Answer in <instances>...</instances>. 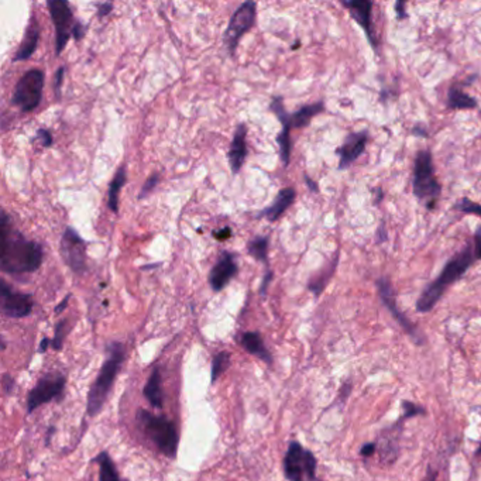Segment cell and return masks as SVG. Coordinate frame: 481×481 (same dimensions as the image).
<instances>
[{
    "label": "cell",
    "instance_id": "obj_36",
    "mask_svg": "<svg viewBox=\"0 0 481 481\" xmlns=\"http://www.w3.org/2000/svg\"><path fill=\"white\" fill-rule=\"evenodd\" d=\"M377 451H379V448H377L376 444H366V445L362 446L360 455H362L363 458H372L373 455H376Z\"/></svg>",
    "mask_w": 481,
    "mask_h": 481
},
{
    "label": "cell",
    "instance_id": "obj_32",
    "mask_svg": "<svg viewBox=\"0 0 481 481\" xmlns=\"http://www.w3.org/2000/svg\"><path fill=\"white\" fill-rule=\"evenodd\" d=\"M65 333H66V331H65V321H62L55 328V338L52 340V348L54 349H61V345H62Z\"/></svg>",
    "mask_w": 481,
    "mask_h": 481
},
{
    "label": "cell",
    "instance_id": "obj_26",
    "mask_svg": "<svg viewBox=\"0 0 481 481\" xmlns=\"http://www.w3.org/2000/svg\"><path fill=\"white\" fill-rule=\"evenodd\" d=\"M477 105H479L477 100L473 96L465 93L461 88H456V86L451 88L449 95H448V106L451 109H458V110L476 109Z\"/></svg>",
    "mask_w": 481,
    "mask_h": 481
},
{
    "label": "cell",
    "instance_id": "obj_37",
    "mask_svg": "<svg viewBox=\"0 0 481 481\" xmlns=\"http://www.w3.org/2000/svg\"><path fill=\"white\" fill-rule=\"evenodd\" d=\"M271 280H273V271H271V270H267V273L264 274V278H263L261 287H260V292H261V295H266V294H267V288H268V285H270Z\"/></svg>",
    "mask_w": 481,
    "mask_h": 481
},
{
    "label": "cell",
    "instance_id": "obj_9",
    "mask_svg": "<svg viewBox=\"0 0 481 481\" xmlns=\"http://www.w3.org/2000/svg\"><path fill=\"white\" fill-rule=\"evenodd\" d=\"M66 380L61 373H49L38 380L27 397V412L31 414L34 410L58 398L64 388Z\"/></svg>",
    "mask_w": 481,
    "mask_h": 481
},
{
    "label": "cell",
    "instance_id": "obj_11",
    "mask_svg": "<svg viewBox=\"0 0 481 481\" xmlns=\"http://www.w3.org/2000/svg\"><path fill=\"white\" fill-rule=\"evenodd\" d=\"M61 256L73 273L86 270V243L72 227H66L61 239Z\"/></svg>",
    "mask_w": 481,
    "mask_h": 481
},
{
    "label": "cell",
    "instance_id": "obj_46",
    "mask_svg": "<svg viewBox=\"0 0 481 481\" xmlns=\"http://www.w3.org/2000/svg\"><path fill=\"white\" fill-rule=\"evenodd\" d=\"M476 458H477V459H480L481 458V442L480 445H479V448H477V451H476Z\"/></svg>",
    "mask_w": 481,
    "mask_h": 481
},
{
    "label": "cell",
    "instance_id": "obj_23",
    "mask_svg": "<svg viewBox=\"0 0 481 481\" xmlns=\"http://www.w3.org/2000/svg\"><path fill=\"white\" fill-rule=\"evenodd\" d=\"M144 397L150 401V404L161 410L162 408V387H161V372L155 367L144 387Z\"/></svg>",
    "mask_w": 481,
    "mask_h": 481
},
{
    "label": "cell",
    "instance_id": "obj_27",
    "mask_svg": "<svg viewBox=\"0 0 481 481\" xmlns=\"http://www.w3.org/2000/svg\"><path fill=\"white\" fill-rule=\"evenodd\" d=\"M93 462L99 465V477H100V481H123L120 480L119 473L116 470V466L112 462V459H110L107 452L99 453L95 458Z\"/></svg>",
    "mask_w": 481,
    "mask_h": 481
},
{
    "label": "cell",
    "instance_id": "obj_6",
    "mask_svg": "<svg viewBox=\"0 0 481 481\" xmlns=\"http://www.w3.org/2000/svg\"><path fill=\"white\" fill-rule=\"evenodd\" d=\"M284 475L290 481L316 480V458L299 442H291L284 458Z\"/></svg>",
    "mask_w": 481,
    "mask_h": 481
},
{
    "label": "cell",
    "instance_id": "obj_42",
    "mask_svg": "<svg viewBox=\"0 0 481 481\" xmlns=\"http://www.w3.org/2000/svg\"><path fill=\"white\" fill-rule=\"evenodd\" d=\"M69 298H71V295H68V297H65L64 298V301L55 308V314H61L65 308H66V304H68V301H69Z\"/></svg>",
    "mask_w": 481,
    "mask_h": 481
},
{
    "label": "cell",
    "instance_id": "obj_35",
    "mask_svg": "<svg viewBox=\"0 0 481 481\" xmlns=\"http://www.w3.org/2000/svg\"><path fill=\"white\" fill-rule=\"evenodd\" d=\"M37 138H40L42 141V146L44 147H49L52 144V137H51V133L45 129H40L37 131Z\"/></svg>",
    "mask_w": 481,
    "mask_h": 481
},
{
    "label": "cell",
    "instance_id": "obj_45",
    "mask_svg": "<svg viewBox=\"0 0 481 481\" xmlns=\"http://www.w3.org/2000/svg\"><path fill=\"white\" fill-rule=\"evenodd\" d=\"M305 179H307V184H308V186H309V188H312V191H314V192H318V186H316V185L312 182V179H309L308 177H305Z\"/></svg>",
    "mask_w": 481,
    "mask_h": 481
},
{
    "label": "cell",
    "instance_id": "obj_19",
    "mask_svg": "<svg viewBox=\"0 0 481 481\" xmlns=\"http://www.w3.org/2000/svg\"><path fill=\"white\" fill-rule=\"evenodd\" d=\"M38 38H40V24L35 18V16H32L28 21V25L25 28V34L23 41L20 42L18 49L14 54L13 61H25L28 59L34 51L37 49V44H38Z\"/></svg>",
    "mask_w": 481,
    "mask_h": 481
},
{
    "label": "cell",
    "instance_id": "obj_30",
    "mask_svg": "<svg viewBox=\"0 0 481 481\" xmlns=\"http://www.w3.org/2000/svg\"><path fill=\"white\" fill-rule=\"evenodd\" d=\"M401 408H403V417L396 422L397 425H401L404 421L410 420V418H415V417H420V415H425V408L412 403V401H408V400H404L401 403Z\"/></svg>",
    "mask_w": 481,
    "mask_h": 481
},
{
    "label": "cell",
    "instance_id": "obj_38",
    "mask_svg": "<svg viewBox=\"0 0 481 481\" xmlns=\"http://www.w3.org/2000/svg\"><path fill=\"white\" fill-rule=\"evenodd\" d=\"M475 257L481 260V226L475 234Z\"/></svg>",
    "mask_w": 481,
    "mask_h": 481
},
{
    "label": "cell",
    "instance_id": "obj_14",
    "mask_svg": "<svg viewBox=\"0 0 481 481\" xmlns=\"http://www.w3.org/2000/svg\"><path fill=\"white\" fill-rule=\"evenodd\" d=\"M237 271H239V267H237V263L234 261V256L227 251H223L209 274V284L212 290L216 292L222 291L230 283V280L237 274Z\"/></svg>",
    "mask_w": 481,
    "mask_h": 481
},
{
    "label": "cell",
    "instance_id": "obj_39",
    "mask_svg": "<svg viewBox=\"0 0 481 481\" xmlns=\"http://www.w3.org/2000/svg\"><path fill=\"white\" fill-rule=\"evenodd\" d=\"M230 233H232V232H230L229 227H223V229H220V230L213 232V237L218 239V240H226V239L230 237Z\"/></svg>",
    "mask_w": 481,
    "mask_h": 481
},
{
    "label": "cell",
    "instance_id": "obj_28",
    "mask_svg": "<svg viewBox=\"0 0 481 481\" xmlns=\"http://www.w3.org/2000/svg\"><path fill=\"white\" fill-rule=\"evenodd\" d=\"M268 237L266 236H257L253 240L249 242L247 244V253L257 261L266 263L267 264V259H268Z\"/></svg>",
    "mask_w": 481,
    "mask_h": 481
},
{
    "label": "cell",
    "instance_id": "obj_16",
    "mask_svg": "<svg viewBox=\"0 0 481 481\" xmlns=\"http://www.w3.org/2000/svg\"><path fill=\"white\" fill-rule=\"evenodd\" d=\"M271 109L273 112L277 114V117L280 119V121L283 123V130L281 133L278 134V146H280V155H281V160L285 165L290 164V157H291V136H290V131H291V124L288 121V117L290 114L285 112V107H284V103H283V99L281 97H274L273 102H271Z\"/></svg>",
    "mask_w": 481,
    "mask_h": 481
},
{
    "label": "cell",
    "instance_id": "obj_41",
    "mask_svg": "<svg viewBox=\"0 0 481 481\" xmlns=\"http://www.w3.org/2000/svg\"><path fill=\"white\" fill-rule=\"evenodd\" d=\"M112 8H113V4L112 3H102V4H99V17H103V16H106V14H109V11H112Z\"/></svg>",
    "mask_w": 481,
    "mask_h": 481
},
{
    "label": "cell",
    "instance_id": "obj_4",
    "mask_svg": "<svg viewBox=\"0 0 481 481\" xmlns=\"http://www.w3.org/2000/svg\"><path fill=\"white\" fill-rule=\"evenodd\" d=\"M137 420L143 432L154 444V446L167 458L174 459L177 456L179 444L178 432L174 424L165 417L155 415L144 410L138 412Z\"/></svg>",
    "mask_w": 481,
    "mask_h": 481
},
{
    "label": "cell",
    "instance_id": "obj_13",
    "mask_svg": "<svg viewBox=\"0 0 481 481\" xmlns=\"http://www.w3.org/2000/svg\"><path fill=\"white\" fill-rule=\"evenodd\" d=\"M377 288H379V294H380L384 305L388 308V311L393 314V316L397 319V322L401 325V328L418 342V339H417L418 338V331L414 326V323L398 309L397 301H396V292L393 290V285H391L390 280L386 278V277L380 278L377 281Z\"/></svg>",
    "mask_w": 481,
    "mask_h": 481
},
{
    "label": "cell",
    "instance_id": "obj_7",
    "mask_svg": "<svg viewBox=\"0 0 481 481\" xmlns=\"http://www.w3.org/2000/svg\"><path fill=\"white\" fill-rule=\"evenodd\" d=\"M44 88V72L40 69L27 71L17 82L11 103L20 110L28 113L34 110L42 97Z\"/></svg>",
    "mask_w": 481,
    "mask_h": 481
},
{
    "label": "cell",
    "instance_id": "obj_44",
    "mask_svg": "<svg viewBox=\"0 0 481 481\" xmlns=\"http://www.w3.org/2000/svg\"><path fill=\"white\" fill-rule=\"evenodd\" d=\"M404 6H405L404 1H403V3H397V10H398V16H400V17H405V14L403 13V11H404Z\"/></svg>",
    "mask_w": 481,
    "mask_h": 481
},
{
    "label": "cell",
    "instance_id": "obj_5",
    "mask_svg": "<svg viewBox=\"0 0 481 481\" xmlns=\"http://www.w3.org/2000/svg\"><path fill=\"white\" fill-rule=\"evenodd\" d=\"M414 194L421 199L428 209L435 208V202L441 195V185L435 175V167L431 151L422 150L418 153L414 165Z\"/></svg>",
    "mask_w": 481,
    "mask_h": 481
},
{
    "label": "cell",
    "instance_id": "obj_18",
    "mask_svg": "<svg viewBox=\"0 0 481 481\" xmlns=\"http://www.w3.org/2000/svg\"><path fill=\"white\" fill-rule=\"evenodd\" d=\"M246 136H247V127L246 124H239L229 150V162L232 167L233 174H239L242 170L246 157H247V144H246Z\"/></svg>",
    "mask_w": 481,
    "mask_h": 481
},
{
    "label": "cell",
    "instance_id": "obj_29",
    "mask_svg": "<svg viewBox=\"0 0 481 481\" xmlns=\"http://www.w3.org/2000/svg\"><path fill=\"white\" fill-rule=\"evenodd\" d=\"M229 364H230V353L229 352H220L213 357L212 374H210L212 383H215L227 370Z\"/></svg>",
    "mask_w": 481,
    "mask_h": 481
},
{
    "label": "cell",
    "instance_id": "obj_25",
    "mask_svg": "<svg viewBox=\"0 0 481 481\" xmlns=\"http://www.w3.org/2000/svg\"><path fill=\"white\" fill-rule=\"evenodd\" d=\"M126 179H127V171H126V165H121L116 175L113 177L112 182H110V186H109V208L112 212L117 213L119 210V194H120V189L124 186L126 184Z\"/></svg>",
    "mask_w": 481,
    "mask_h": 481
},
{
    "label": "cell",
    "instance_id": "obj_12",
    "mask_svg": "<svg viewBox=\"0 0 481 481\" xmlns=\"http://www.w3.org/2000/svg\"><path fill=\"white\" fill-rule=\"evenodd\" d=\"M0 297H1V312L8 318H24L32 311V297L23 292L13 291L4 281H1Z\"/></svg>",
    "mask_w": 481,
    "mask_h": 481
},
{
    "label": "cell",
    "instance_id": "obj_10",
    "mask_svg": "<svg viewBox=\"0 0 481 481\" xmlns=\"http://www.w3.org/2000/svg\"><path fill=\"white\" fill-rule=\"evenodd\" d=\"M47 6L55 27V52L61 54L72 35L75 25L73 14L69 4L64 0H48Z\"/></svg>",
    "mask_w": 481,
    "mask_h": 481
},
{
    "label": "cell",
    "instance_id": "obj_2",
    "mask_svg": "<svg viewBox=\"0 0 481 481\" xmlns=\"http://www.w3.org/2000/svg\"><path fill=\"white\" fill-rule=\"evenodd\" d=\"M475 259L476 257H475L473 247L469 243L463 247L462 251L456 253L448 261V264L444 267L439 277L422 291V294L420 295L417 301V311L421 314L431 312L435 308V305L439 302V299L444 297L446 290L465 275V273L473 264Z\"/></svg>",
    "mask_w": 481,
    "mask_h": 481
},
{
    "label": "cell",
    "instance_id": "obj_20",
    "mask_svg": "<svg viewBox=\"0 0 481 481\" xmlns=\"http://www.w3.org/2000/svg\"><path fill=\"white\" fill-rule=\"evenodd\" d=\"M295 196H297V194H295V191H294L292 188H284V189H281V191L278 192V195H277L274 203H273L271 206H268L261 215H263L267 220H270V222L278 220V219L285 213V210L294 203Z\"/></svg>",
    "mask_w": 481,
    "mask_h": 481
},
{
    "label": "cell",
    "instance_id": "obj_17",
    "mask_svg": "<svg viewBox=\"0 0 481 481\" xmlns=\"http://www.w3.org/2000/svg\"><path fill=\"white\" fill-rule=\"evenodd\" d=\"M367 140H369L367 131L353 133V134L346 137L343 146L339 150V154H340L339 168L340 170H345V168L350 167L364 153Z\"/></svg>",
    "mask_w": 481,
    "mask_h": 481
},
{
    "label": "cell",
    "instance_id": "obj_40",
    "mask_svg": "<svg viewBox=\"0 0 481 481\" xmlns=\"http://www.w3.org/2000/svg\"><path fill=\"white\" fill-rule=\"evenodd\" d=\"M83 32H85V27L81 24V23H75L73 25V30H72V35L75 40H81L83 37Z\"/></svg>",
    "mask_w": 481,
    "mask_h": 481
},
{
    "label": "cell",
    "instance_id": "obj_33",
    "mask_svg": "<svg viewBox=\"0 0 481 481\" xmlns=\"http://www.w3.org/2000/svg\"><path fill=\"white\" fill-rule=\"evenodd\" d=\"M157 184H158V175H157V174H153V175L146 181V184H144V186H143V189H141V194H140V199H143L144 196H147V195L157 186Z\"/></svg>",
    "mask_w": 481,
    "mask_h": 481
},
{
    "label": "cell",
    "instance_id": "obj_1",
    "mask_svg": "<svg viewBox=\"0 0 481 481\" xmlns=\"http://www.w3.org/2000/svg\"><path fill=\"white\" fill-rule=\"evenodd\" d=\"M42 247L32 240H27L16 230L6 212L1 215V249L0 266L7 274L34 273L42 263Z\"/></svg>",
    "mask_w": 481,
    "mask_h": 481
},
{
    "label": "cell",
    "instance_id": "obj_15",
    "mask_svg": "<svg viewBox=\"0 0 481 481\" xmlns=\"http://www.w3.org/2000/svg\"><path fill=\"white\" fill-rule=\"evenodd\" d=\"M342 4L349 8L350 16L364 30V32L369 37L372 45L376 47L377 45V40H376V35H374V28H373V21H372L373 3L369 1V0H352V1L346 0V1H342Z\"/></svg>",
    "mask_w": 481,
    "mask_h": 481
},
{
    "label": "cell",
    "instance_id": "obj_34",
    "mask_svg": "<svg viewBox=\"0 0 481 481\" xmlns=\"http://www.w3.org/2000/svg\"><path fill=\"white\" fill-rule=\"evenodd\" d=\"M64 73H65V66H59L58 71H57V73H55L54 90H55V95H57L58 99L61 97V85H62V81H64Z\"/></svg>",
    "mask_w": 481,
    "mask_h": 481
},
{
    "label": "cell",
    "instance_id": "obj_8",
    "mask_svg": "<svg viewBox=\"0 0 481 481\" xmlns=\"http://www.w3.org/2000/svg\"><path fill=\"white\" fill-rule=\"evenodd\" d=\"M256 1H244L233 13L230 23L225 31V44L227 45L230 54H234L240 38L253 27L256 21Z\"/></svg>",
    "mask_w": 481,
    "mask_h": 481
},
{
    "label": "cell",
    "instance_id": "obj_21",
    "mask_svg": "<svg viewBox=\"0 0 481 481\" xmlns=\"http://www.w3.org/2000/svg\"><path fill=\"white\" fill-rule=\"evenodd\" d=\"M240 345L244 348L246 352L254 355L256 357L261 359L264 363L271 364V353L267 350L260 333L257 332H246L240 338Z\"/></svg>",
    "mask_w": 481,
    "mask_h": 481
},
{
    "label": "cell",
    "instance_id": "obj_3",
    "mask_svg": "<svg viewBox=\"0 0 481 481\" xmlns=\"http://www.w3.org/2000/svg\"><path fill=\"white\" fill-rule=\"evenodd\" d=\"M124 360V348L121 343H110L107 346V357L95 380L92 384L89 394H88V405H86V412L90 417H95L100 412L103 408L112 387L114 384V380L117 377V373L120 370V366Z\"/></svg>",
    "mask_w": 481,
    "mask_h": 481
},
{
    "label": "cell",
    "instance_id": "obj_31",
    "mask_svg": "<svg viewBox=\"0 0 481 481\" xmlns=\"http://www.w3.org/2000/svg\"><path fill=\"white\" fill-rule=\"evenodd\" d=\"M456 209L463 212V213H469V215H476L481 218V205L473 202L469 198H463L456 203Z\"/></svg>",
    "mask_w": 481,
    "mask_h": 481
},
{
    "label": "cell",
    "instance_id": "obj_24",
    "mask_svg": "<svg viewBox=\"0 0 481 481\" xmlns=\"http://www.w3.org/2000/svg\"><path fill=\"white\" fill-rule=\"evenodd\" d=\"M338 263H339V253H336L335 259H332L331 263H329L318 275H315V277L309 281V285H308V287H309V290H311L316 297H319L321 292L325 290V287L329 284L331 278H332L333 274H335V270H336V267H338Z\"/></svg>",
    "mask_w": 481,
    "mask_h": 481
},
{
    "label": "cell",
    "instance_id": "obj_22",
    "mask_svg": "<svg viewBox=\"0 0 481 481\" xmlns=\"http://www.w3.org/2000/svg\"><path fill=\"white\" fill-rule=\"evenodd\" d=\"M325 109L323 102H316L312 105H307L304 107H301L299 110H297L294 114H290L288 121L291 124V129H301V127H307L311 120L321 113Z\"/></svg>",
    "mask_w": 481,
    "mask_h": 481
},
{
    "label": "cell",
    "instance_id": "obj_43",
    "mask_svg": "<svg viewBox=\"0 0 481 481\" xmlns=\"http://www.w3.org/2000/svg\"><path fill=\"white\" fill-rule=\"evenodd\" d=\"M437 476H438V473L429 469V470H428V473H427V476H425V479H424V481H437Z\"/></svg>",
    "mask_w": 481,
    "mask_h": 481
}]
</instances>
